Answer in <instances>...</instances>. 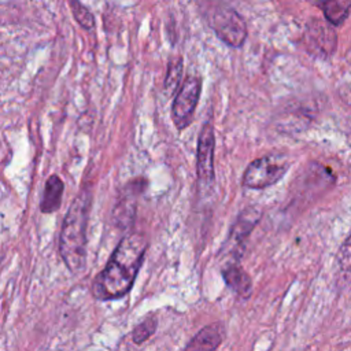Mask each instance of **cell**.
I'll use <instances>...</instances> for the list:
<instances>
[{"instance_id":"3957f363","label":"cell","mask_w":351,"mask_h":351,"mask_svg":"<svg viewBox=\"0 0 351 351\" xmlns=\"http://www.w3.org/2000/svg\"><path fill=\"white\" fill-rule=\"evenodd\" d=\"M289 169L284 155L270 154L252 160L244 170L241 184L250 189H265L278 182Z\"/></svg>"},{"instance_id":"9c48e42d","label":"cell","mask_w":351,"mask_h":351,"mask_svg":"<svg viewBox=\"0 0 351 351\" xmlns=\"http://www.w3.org/2000/svg\"><path fill=\"white\" fill-rule=\"evenodd\" d=\"M225 337V326L214 322L203 326L184 347V351H215Z\"/></svg>"},{"instance_id":"e0dca14e","label":"cell","mask_w":351,"mask_h":351,"mask_svg":"<svg viewBox=\"0 0 351 351\" xmlns=\"http://www.w3.org/2000/svg\"><path fill=\"white\" fill-rule=\"evenodd\" d=\"M156 325L158 321L155 317H148L145 318L143 322H140L138 325L134 326L133 332H132V339L136 344H141L144 343L147 339H149L155 330H156Z\"/></svg>"},{"instance_id":"9a60e30c","label":"cell","mask_w":351,"mask_h":351,"mask_svg":"<svg viewBox=\"0 0 351 351\" xmlns=\"http://www.w3.org/2000/svg\"><path fill=\"white\" fill-rule=\"evenodd\" d=\"M336 262L340 277L346 282L351 281V234L341 244L336 256Z\"/></svg>"},{"instance_id":"7c38bea8","label":"cell","mask_w":351,"mask_h":351,"mask_svg":"<svg viewBox=\"0 0 351 351\" xmlns=\"http://www.w3.org/2000/svg\"><path fill=\"white\" fill-rule=\"evenodd\" d=\"M321 8L325 21L332 26H341L351 10V0H313Z\"/></svg>"},{"instance_id":"5b68a950","label":"cell","mask_w":351,"mask_h":351,"mask_svg":"<svg viewBox=\"0 0 351 351\" xmlns=\"http://www.w3.org/2000/svg\"><path fill=\"white\" fill-rule=\"evenodd\" d=\"M210 25L217 37L226 45L239 48L244 44L247 25L236 10L226 5L217 8L210 18Z\"/></svg>"},{"instance_id":"ba28073f","label":"cell","mask_w":351,"mask_h":351,"mask_svg":"<svg viewBox=\"0 0 351 351\" xmlns=\"http://www.w3.org/2000/svg\"><path fill=\"white\" fill-rule=\"evenodd\" d=\"M329 22L313 19L306 29V45L308 51L319 56H328L336 49L337 36Z\"/></svg>"},{"instance_id":"7a4b0ae2","label":"cell","mask_w":351,"mask_h":351,"mask_svg":"<svg viewBox=\"0 0 351 351\" xmlns=\"http://www.w3.org/2000/svg\"><path fill=\"white\" fill-rule=\"evenodd\" d=\"M90 203V191L82 189L71 202L63 219L59 237V254L67 269L73 273L80 271L85 266L86 226Z\"/></svg>"},{"instance_id":"8fae6325","label":"cell","mask_w":351,"mask_h":351,"mask_svg":"<svg viewBox=\"0 0 351 351\" xmlns=\"http://www.w3.org/2000/svg\"><path fill=\"white\" fill-rule=\"evenodd\" d=\"M63 191H64V184L60 180V177L56 174L49 176L45 182L43 197L40 202V211L44 214H51L59 210L62 204Z\"/></svg>"},{"instance_id":"30bf717a","label":"cell","mask_w":351,"mask_h":351,"mask_svg":"<svg viewBox=\"0 0 351 351\" xmlns=\"http://www.w3.org/2000/svg\"><path fill=\"white\" fill-rule=\"evenodd\" d=\"M222 277L226 285L241 299H248L252 293V281L247 271L236 262L228 263L222 269Z\"/></svg>"},{"instance_id":"6da1fadb","label":"cell","mask_w":351,"mask_h":351,"mask_svg":"<svg viewBox=\"0 0 351 351\" xmlns=\"http://www.w3.org/2000/svg\"><path fill=\"white\" fill-rule=\"evenodd\" d=\"M145 250L147 240L143 234H126L112 251L106 267L93 280V296L99 300H114L125 296L133 287Z\"/></svg>"},{"instance_id":"277c9868","label":"cell","mask_w":351,"mask_h":351,"mask_svg":"<svg viewBox=\"0 0 351 351\" xmlns=\"http://www.w3.org/2000/svg\"><path fill=\"white\" fill-rule=\"evenodd\" d=\"M202 92V78L189 74L181 84L171 106L173 123L178 130L188 128L193 119L196 106Z\"/></svg>"},{"instance_id":"5bb4252c","label":"cell","mask_w":351,"mask_h":351,"mask_svg":"<svg viewBox=\"0 0 351 351\" xmlns=\"http://www.w3.org/2000/svg\"><path fill=\"white\" fill-rule=\"evenodd\" d=\"M182 70H184L182 58L180 55L173 56L169 60L165 84H163V89L167 93V96H171L173 93L178 92V89H180L178 86L181 84V77H182Z\"/></svg>"},{"instance_id":"8992f818","label":"cell","mask_w":351,"mask_h":351,"mask_svg":"<svg viewBox=\"0 0 351 351\" xmlns=\"http://www.w3.org/2000/svg\"><path fill=\"white\" fill-rule=\"evenodd\" d=\"M214 148L213 125L210 121H206L199 133L196 152V176L199 184L204 186H210L214 182Z\"/></svg>"},{"instance_id":"52a82bcc","label":"cell","mask_w":351,"mask_h":351,"mask_svg":"<svg viewBox=\"0 0 351 351\" xmlns=\"http://www.w3.org/2000/svg\"><path fill=\"white\" fill-rule=\"evenodd\" d=\"M262 217V211L258 206H248L245 207L233 222L229 237H228V245L230 248L232 254H236V258H240L243 254V248L245 244V240L248 239L252 229L256 226Z\"/></svg>"},{"instance_id":"4fadbf2b","label":"cell","mask_w":351,"mask_h":351,"mask_svg":"<svg viewBox=\"0 0 351 351\" xmlns=\"http://www.w3.org/2000/svg\"><path fill=\"white\" fill-rule=\"evenodd\" d=\"M132 189H129L118 202L114 210V221L121 228H128L130 222H133L134 211H136V196L141 189H134V184H130Z\"/></svg>"},{"instance_id":"2e32d148","label":"cell","mask_w":351,"mask_h":351,"mask_svg":"<svg viewBox=\"0 0 351 351\" xmlns=\"http://www.w3.org/2000/svg\"><path fill=\"white\" fill-rule=\"evenodd\" d=\"M69 4L74 15V19L80 23V26L86 30H90L95 26V18L92 12L80 0H69Z\"/></svg>"}]
</instances>
